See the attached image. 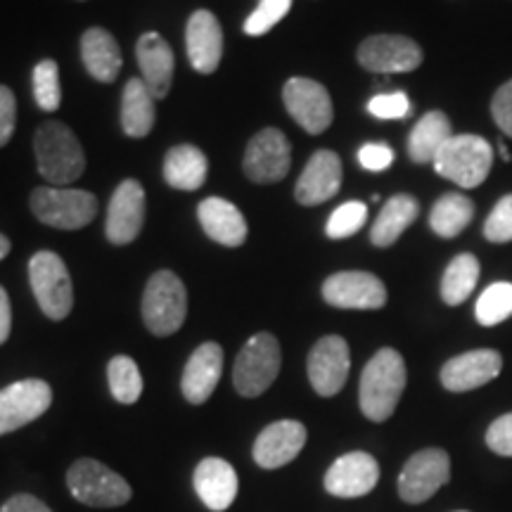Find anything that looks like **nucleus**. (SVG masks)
I'll use <instances>...</instances> for the list:
<instances>
[{"label":"nucleus","instance_id":"obj_17","mask_svg":"<svg viewBox=\"0 0 512 512\" xmlns=\"http://www.w3.org/2000/svg\"><path fill=\"white\" fill-rule=\"evenodd\" d=\"M380 482V465L366 451H354L337 458L325 472V491L337 498H361Z\"/></svg>","mask_w":512,"mask_h":512},{"label":"nucleus","instance_id":"obj_14","mask_svg":"<svg viewBox=\"0 0 512 512\" xmlns=\"http://www.w3.org/2000/svg\"><path fill=\"white\" fill-rule=\"evenodd\" d=\"M323 299L335 309L375 311L387 304V287L366 271H342L323 283Z\"/></svg>","mask_w":512,"mask_h":512},{"label":"nucleus","instance_id":"obj_18","mask_svg":"<svg viewBox=\"0 0 512 512\" xmlns=\"http://www.w3.org/2000/svg\"><path fill=\"white\" fill-rule=\"evenodd\" d=\"M503 370V356L496 349H475L460 354L441 368V384L448 392H472L496 380Z\"/></svg>","mask_w":512,"mask_h":512},{"label":"nucleus","instance_id":"obj_20","mask_svg":"<svg viewBox=\"0 0 512 512\" xmlns=\"http://www.w3.org/2000/svg\"><path fill=\"white\" fill-rule=\"evenodd\" d=\"M185 46L192 69L200 74H214L223 57V31L214 12L197 10L188 19Z\"/></svg>","mask_w":512,"mask_h":512},{"label":"nucleus","instance_id":"obj_27","mask_svg":"<svg viewBox=\"0 0 512 512\" xmlns=\"http://www.w3.org/2000/svg\"><path fill=\"white\" fill-rule=\"evenodd\" d=\"M207 155L195 145L171 147L164 159V178L176 190H197L207 181Z\"/></svg>","mask_w":512,"mask_h":512},{"label":"nucleus","instance_id":"obj_23","mask_svg":"<svg viewBox=\"0 0 512 512\" xmlns=\"http://www.w3.org/2000/svg\"><path fill=\"white\" fill-rule=\"evenodd\" d=\"M223 373V349L216 342H204L192 351L188 366L183 370V396L195 406L209 401Z\"/></svg>","mask_w":512,"mask_h":512},{"label":"nucleus","instance_id":"obj_12","mask_svg":"<svg viewBox=\"0 0 512 512\" xmlns=\"http://www.w3.org/2000/svg\"><path fill=\"white\" fill-rule=\"evenodd\" d=\"M53 403V389L43 380H19L0 389V437L41 418Z\"/></svg>","mask_w":512,"mask_h":512},{"label":"nucleus","instance_id":"obj_32","mask_svg":"<svg viewBox=\"0 0 512 512\" xmlns=\"http://www.w3.org/2000/svg\"><path fill=\"white\" fill-rule=\"evenodd\" d=\"M479 280V261L475 254H458L451 264L446 266L444 278H441V299L448 306L463 304L477 287Z\"/></svg>","mask_w":512,"mask_h":512},{"label":"nucleus","instance_id":"obj_19","mask_svg":"<svg viewBox=\"0 0 512 512\" xmlns=\"http://www.w3.org/2000/svg\"><path fill=\"white\" fill-rule=\"evenodd\" d=\"M306 427L297 420H278L254 441V463L264 470H278L302 453Z\"/></svg>","mask_w":512,"mask_h":512},{"label":"nucleus","instance_id":"obj_30","mask_svg":"<svg viewBox=\"0 0 512 512\" xmlns=\"http://www.w3.org/2000/svg\"><path fill=\"white\" fill-rule=\"evenodd\" d=\"M420 204L413 195H394L384 204V209L373 223L370 240L375 247H392L396 240L411 228V223L418 219Z\"/></svg>","mask_w":512,"mask_h":512},{"label":"nucleus","instance_id":"obj_34","mask_svg":"<svg viewBox=\"0 0 512 512\" xmlns=\"http://www.w3.org/2000/svg\"><path fill=\"white\" fill-rule=\"evenodd\" d=\"M475 316L479 325L491 328V325L503 323L512 316V285L510 283H494L486 287L482 297L477 299Z\"/></svg>","mask_w":512,"mask_h":512},{"label":"nucleus","instance_id":"obj_13","mask_svg":"<svg viewBox=\"0 0 512 512\" xmlns=\"http://www.w3.org/2000/svg\"><path fill=\"white\" fill-rule=\"evenodd\" d=\"M358 62L368 72L403 74L413 72L422 64V48L413 38L399 34L370 36L358 46Z\"/></svg>","mask_w":512,"mask_h":512},{"label":"nucleus","instance_id":"obj_42","mask_svg":"<svg viewBox=\"0 0 512 512\" xmlns=\"http://www.w3.org/2000/svg\"><path fill=\"white\" fill-rule=\"evenodd\" d=\"M358 162L368 171H384L394 164V150L384 143H368L358 150Z\"/></svg>","mask_w":512,"mask_h":512},{"label":"nucleus","instance_id":"obj_29","mask_svg":"<svg viewBox=\"0 0 512 512\" xmlns=\"http://www.w3.org/2000/svg\"><path fill=\"white\" fill-rule=\"evenodd\" d=\"M155 98L143 79H131L121 95V128L126 136L145 138L155 126Z\"/></svg>","mask_w":512,"mask_h":512},{"label":"nucleus","instance_id":"obj_44","mask_svg":"<svg viewBox=\"0 0 512 512\" xmlns=\"http://www.w3.org/2000/svg\"><path fill=\"white\" fill-rule=\"evenodd\" d=\"M0 512H53V510H50L48 505L41 501V498H36L31 494H17V496H12L10 501L3 503Z\"/></svg>","mask_w":512,"mask_h":512},{"label":"nucleus","instance_id":"obj_24","mask_svg":"<svg viewBox=\"0 0 512 512\" xmlns=\"http://www.w3.org/2000/svg\"><path fill=\"white\" fill-rule=\"evenodd\" d=\"M192 484H195L200 501L211 512L228 510L238 496V475H235L233 465L221 458H204L197 465Z\"/></svg>","mask_w":512,"mask_h":512},{"label":"nucleus","instance_id":"obj_21","mask_svg":"<svg viewBox=\"0 0 512 512\" xmlns=\"http://www.w3.org/2000/svg\"><path fill=\"white\" fill-rule=\"evenodd\" d=\"M339 188H342V162L332 150H318L299 176L294 195L304 207H316L332 200Z\"/></svg>","mask_w":512,"mask_h":512},{"label":"nucleus","instance_id":"obj_40","mask_svg":"<svg viewBox=\"0 0 512 512\" xmlns=\"http://www.w3.org/2000/svg\"><path fill=\"white\" fill-rule=\"evenodd\" d=\"M486 444L498 456L512 458V413L491 422L489 432H486Z\"/></svg>","mask_w":512,"mask_h":512},{"label":"nucleus","instance_id":"obj_4","mask_svg":"<svg viewBox=\"0 0 512 512\" xmlns=\"http://www.w3.org/2000/svg\"><path fill=\"white\" fill-rule=\"evenodd\" d=\"M188 316V292L171 271H157L143 294V320L157 337H169L183 328Z\"/></svg>","mask_w":512,"mask_h":512},{"label":"nucleus","instance_id":"obj_37","mask_svg":"<svg viewBox=\"0 0 512 512\" xmlns=\"http://www.w3.org/2000/svg\"><path fill=\"white\" fill-rule=\"evenodd\" d=\"M292 8V0H261L256 10L247 17L245 34L249 36H264L271 31L275 24L283 22L287 12Z\"/></svg>","mask_w":512,"mask_h":512},{"label":"nucleus","instance_id":"obj_9","mask_svg":"<svg viewBox=\"0 0 512 512\" xmlns=\"http://www.w3.org/2000/svg\"><path fill=\"white\" fill-rule=\"evenodd\" d=\"M451 479V458L444 448H422L408 458L399 475V496L406 503H425Z\"/></svg>","mask_w":512,"mask_h":512},{"label":"nucleus","instance_id":"obj_47","mask_svg":"<svg viewBox=\"0 0 512 512\" xmlns=\"http://www.w3.org/2000/svg\"><path fill=\"white\" fill-rule=\"evenodd\" d=\"M498 152H501V157L505 159V162H510V159H512V155H510V152H508V147H505V143H503V140H498Z\"/></svg>","mask_w":512,"mask_h":512},{"label":"nucleus","instance_id":"obj_38","mask_svg":"<svg viewBox=\"0 0 512 512\" xmlns=\"http://www.w3.org/2000/svg\"><path fill=\"white\" fill-rule=\"evenodd\" d=\"M484 238L498 242V245L512 240V195H505L503 200H498L494 211H491L489 219L484 223Z\"/></svg>","mask_w":512,"mask_h":512},{"label":"nucleus","instance_id":"obj_45","mask_svg":"<svg viewBox=\"0 0 512 512\" xmlns=\"http://www.w3.org/2000/svg\"><path fill=\"white\" fill-rule=\"evenodd\" d=\"M12 330V311H10V297L5 287H0V344L10 337Z\"/></svg>","mask_w":512,"mask_h":512},{"label":"nucleus","instance_id":"obj_36","mask_svg":"<svg viewBox=\"0 0 512 512\" xmlns=\"http://www.w3.org/2000/svg\"><path fill=\"white\" fill-rule=\"evenodd\" d=\"M368 221V207L363 202H344L342 207H337L332 211L328 226H325V233H328V238L332 240H344V238H351V235H356L358 230L366 226Z\"/></svg>","mask_w":512,"mask_h":512},{"label":"nucleus","instance_id":"obj_15","mask_svg":"<svg viewBox=\"0 0 512 512\" xmlns=\"http://www.w3.org/2000/svg\"><path fill=\"white\" fill-rule=\"evenodd\" d=\"M306 368H309V380L311 387L316 389V394L330 399V396L342 392L351 368L347 339H342L339 335L318 339L313 344Z\"/></svg>","mask_w":512,"mask_h":512},{"label":"nucleus","instance_id":"obj_28","mask_svg":"<svg viewBox=\"0 0 512 512\" xmlns=\"http://www.w3.org/2000/svg\"><path fill=\"white\" fill-rule=\"evenodd\" d=\"M453 138L451 121L444 112H427L418 124L413 126L411 138H408V155L415 164H434L448 140Z\"/></svg>","mask_w":512,"mask_h":512},{"label":"nucleus","instance_id":"obj_10","mask_svg":"<svg viewBox=\"0 0 512 512\" xmlns=\"http://www.w3.org/2000/svg\"><path fill=\"white\" fill-rule=\"evenodd\" d=\"M283 100L290 117L311 136L328 131L332 117H335L328 88L313 79H304V76H294L285 83Z\"/></svg>","mask_w":512,"mask_h":512},{"label":"nucleus","instance_id":"obj_2","mask_svg":"<svg viewBox=\"0 0 512 512\" xmlns=\"http://www.w3.org/2000/svg\"><path fill=\"white\" fill-rule=\"evenodd\" d=\"M36 162L48 183L67 185L76 181L86 169V155L76 133L62 121H48L36 131Z\"/></svg>","mask_w":512,"mask_h":512},{"label":"nucleus","instance_id":"obj_33","mask_svg":"<svg viewBox=\"0 0 512 512\" xmlns=\"http://www.w3.org/2000/svg\"><path fill=\"white\" fill-rule=\"evenodd\" d=\"M107 380H110L112 396L119 403H136L143 394V377H140V370L136 361L128 356H114L107 366Z\"/></svg>","mask_w":512,"mask_h":512},{"label":"nucleus","instance_id":"obj_46","mask_svg":"<svg viewBox=\"0 0 512 512\" xmlns=\"http://www.w3.org/2000/svg\"><path fill=\"white\" fill-rule=\"evenodd\" d=\"M8 254H10V240L0 233V261H3Z\"/></svg>","mask_w":512,"mask_h":512},{"label":"nucleus","instance_id":"obj_7","mask_svg":"<svg viewBox=\"0 0 512 512\" xmlns=\"http://www.w3.org/2000/svg\"><path fill=\"white\" fill-rule=\"evenodd\" d=\"M280 344L271 332H259L242 347V351L235 358L233 368V384L240 396L254 399L261 396L268 387L275 382L280 373Z\"/></svg>","mask_w":512,"mask_h":512},{"label":"nucleus","instance_id":"obj_5","mask_svg":"<svg viewBox=\"0 0 512 512\" xmlns=\"http://www.w3.org/2000/svg\"><path fill=\"white\" fill-rule=\"evenodd\" d=\"M67 486L76 501L91 508H119L133 496L124 477L93 458H81L69 467Z\"/></svg>","mask_w":512,"mask_h":512},{"label":"nucleus","instance_id":"obj_16","mask_svg":"<svg viewBox=\"0 0 512 512\" xmlns=\"http://www.w3.org/2000/svg\"><path fill=\"white\" fill-rule=\"evenodd\" d=\"M145 223V190L133 178L119 183L107 209L105 235L114 245H131Z\"/></svg>","mask_w":512,"mask_h":512},{"label":"nucleus","instance_id":"obj_35","mask_svg":"<svg viewBox=\"0 0 512 512\" xmlns=\"http://www.w3.org/2000/svg\"><path fill=\"white\" fill-rule=\"evenodd\" d=\"M34 98L43 112H55L62 102L60 67L55 60H43L34 69Z\"/></svg>","mask_w":512,"mask_h":512},{"label":"nucleus","instance_id":"obj_8","mask_svg":"<svg viewBox=\"0 0 512 512\" xmlns=\"http://www.w3.org/2000/svg\"><path fill=\"white\" fill-rule=\"evenodd\" d=\"M31 290L43 316L64 320L74 306V287L67 266L55 252H38L29 261Z\"/></svg>","mask_w":512,"mask_h":512},{"label":"nucleus","instance_id":"obj_6","mask_svg":"<svg viewBox=\"0 0 512 512\" xmlns=\"http://www.w3.org/2000/svg\"><path fill=\"white\" fill-rule=\"evenodd\" d=\"M31 211L50 228L79 230L98 214V197L86 190L36 188L31 192Z\"/></svg>","mask_w":512,"mask_h":512},{"label":"nucleus","instance_id":"obj_43","mask_svg":"<svg viewBox=\"0 0 512 512\" xmlns=\"http://www.w3.org/2000/svg\"><path fill=\"white\" fill-rule=\"evenodd\" d=\"M17 121V100L8 86H0V147L8 145L15 133Z\"/></svg>","mask_w":512,"mask_h":512},{"label":"nucleus","instance_id":"obj_11","mask_svg":"<svg viewBox=\"0 0 512 512\" xmlns=\"http://www.w3.org/2000/svg\"><path fill=\"white\" fill-rule=\"evenodd\" d=\"M292 147L290 140L278 128H264L249 140L245 162V176L252 183H278L290 174Z\"/></svg>","mask_w":512,"mask_h":512},{"label":"nucleus","instance_id":"obj_25","mask_svg":"<svg viewBox=\"0 0 512 512\" xmlns=\"http://www.w3.org/2000/svg\"><path fill=\"white\" fill-rule=\"evenodd\" d=\"M197 216H200L204 233L219 245L240 247L247 240L245 216L233 202L223 200V197H207V200L200 202Z\"/></svg>","mask_w":512,"mask_h":512},{"label":"nucleus","instance_id":"obj_26","mask_svg":"<svg viewBox=\"0 0 512 512\" xmlns=\"http://www.w3.org/2000/svg\"><path fill=\"white\" fill-rule=\"evenodd\" d=\"M81 60L88 74L100 83L117 81L121 72V50L110 31L93 27L81 36Z\"/></svg>","mask_w":512,"mask_h":512},{"label":"nucleus","instance_id":"obj_22","mask_svg":"<svg viewBox=\"0 0 512 512\" xmlns=\"http://www.w3.org/2000/svg\"><path fill=\"white\" fill-rule=\"evenodd\" d=\"M136 57L140 74H143V81L147 91L152 93V98H166L171 91V83H174L176 67L174 50H171L169 43H166L157 31H147V34L138 38Z\"/></svg>","mask_w":512,"mask_h":512},{"label":"nucleus","instance_id":"obj_41","mask_svg":"<svg viewBox=\"0 0 512 512\" xmlns=\"http://www.w3.org/2000/svg\"><path fill=\"white\" fill-rule=\"evenodd\" d=\"M491 117L505 136L512 138V79L505 81L491 100Z\"/></svg>","mask_w":512,"mask_h":512},{"label":"nucleus","instance_id":"obj_31","mask_svg":"<svg viewBox=\"0 0 512 512\" xmlns=\"http://www.w3.org/2000/svg\"><path fill=\"white\" fill-rule=\"evenodd\" d=\"M472 216H475V204H472V200H467L465 195H458V192H448V195H441L434 202L430 214V228L444 240L456 238V235H460L470 226Z\"/></svg>","mask_w":512,"mask_h":512},{"label":"nucleus","instance_id":"obj_1","mask_svg":"<svg viewBox=\"0 0 512 512\" xmlns=\"http://www.w3.org/2000/svg\"><path fill=\"white\" fill-rule=\"evenodd\" d=\"M406 363L396 349H380L363 368L358 403L368 420H389L399 406L403 389H406Z\"/></svg>","mask_w":512,"mask_h":512},{"label":"nucleus","instance_id":"obj_39","mask_svg":"<svg viewBox=\"0 0 512 512\" xmlns=\"http://www.w3.org/2000/svg\"><path fill=\"white\" fill-rule=\"evenodd\" d=\"M368 112L377 119H403L411 114V100L406 93H382L368 102Z\"/></svg>","mask_w":512,"mask_h":512},{"label":"nucleus","instance_id":"obj_3","mask_svg":"<svg viewBox=\"0 0 512 512\" xmlns=\"http://www.w3.org/2000/svg\"><path fill=\"white\" fill-rule=\"evenodd\" d=\"M494 166V150L482 136H453L441 147V152L434 159V169L439 176L458 183L460 188H479L491 174Z\"/></svg>","mask_w":512,"mask_h":512}]
</instances>
